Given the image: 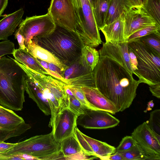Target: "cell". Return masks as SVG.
Masks as SVG:
<instances>
[{
    "label": "cell",
    "mask_w": 160,
    "mask_h": 160,
    "mask_svg": "<svg viewBox=\"0 0 160 160\" xmlns=\"http://www.w3.org/2000/svg\"><path fill=\"white\" fill-rule=\"evenodd\" d=\"M92 73L96 88L115 106L118 112L128 108L140 82L135 79L125 62L119 45L103 42Z\"/></svg>",
    "instance_id": "6da1fadb"
},
{
    "label": "cell",
    "mask_w": 160,
    "mask_h": 160,
    "mask_svg": "<svg viewBox=\"0 0 160 160\" xmlns=\"http://www.w3.org/2000/svg\"><path fill=\"white\" fill-rule=\"evenodd\" d=\"M26 74L16 60L4 56L0 58V104L20 111L25 102Z\"/></svg>",
    "instance_id": "7a4b0ae2"
},
{
    "label": "cell",
    "mask_w": 160,
    "mask_h": 160,
    "mask_svg": "<svg viewBox=\"0 0 160 160\" xmlns=\"http://www.w3.org/2000/svg\"><path fill=\"white\" fill-rule=\"evenodd\" d=\"M32 40L51 52L67 67L79 60L85 45L76 32L56 25L49 35L34 37Z\"/></svg>",
    "instance_id": "3957f363"
},
{
    "label": "cell",
    "mask_w": 160,
    "mask_h": 160,
    "mask_svg": "<svg viewBox=\"0 0 160 160\" xmlns=\"http://www.w3.org/2000/svg\"><path fill=\"white\" fill-rule=\"evenodd\" d=\"M3 155L23 154L37 160H53L64 158L60 143L54 139L52 132L36 135L16 143L12 148L0 153Z\"/></svg>",
    "instance_id": "277c9868"
},
{
    "label": "cell",
    "mask_w": 160,
    "mask_h": 160,
    "mask_svg": "<svg viewBox=\"0 0 160 160\" xmlns=\"http://www.w3.org/2000/svg\"><path fill=\"white\" fill-rule=\"evenodd\" d=\"M128 43L136 57L137 69L134 74L138 80L149 86L160 83V54L138 39Z\"/></svg>",
    "instance_id": "5b68a950"
},
{
    "label": "cell",
    "mask_w": 160,
    "mask_h": 160,
    "mask_svg": "<svg viewBox=\"0 0 160 160\" xmlns=\"http://www.w3.org/2000/svg\"><path fill=\"white\" fill-rule=\"evenodd\" d=\"M72 1L78 22L76 32L85 45L97 47L102 41L89 0Z\"/></svg>",
    "instance_id": "8992f818"
},
{
    "label": "cell",
    "mask_w": 160,
    "mask_h": 160,
    "mask_svg": "<svg viewBox=\"0 0 160 160\" xmlns=\"http://www.w3.org/2000/svg\"><path fill=\"white\" fill-rule=\"evenodd\" d=\"M56 26L47 13L43 15L27 17L22 20L17 30L24 37L26 48L30 40L34 37L41 38L49 35Z\"/></svg>",
    "instance_id": "52a82bcc"
},
{
    "label": "cell",
    "mask_w": 160,
    "mask_h": 160,
    "mask_svg": "<svg viewBox=\"0 0 160 160\" xmlns=\"http://www.w3.org/2000/svg\"><path fill=\"white\" fill-rule=\"evenodd\" d=\"M16 62L24 71L28 78L48 88L53 94L59 102V112L68 108V101L66 92L68 86L67 84L48 74L38 72L17 61Z\"/></svg>",
    "instance_id": "ba28073f"
},
{
    "label": "cell",
    "mask_w": 160,
    "mask_h": 160,
    "mask_svg": "<svg viewBox=\"0 0 160 160\" xmlns=\"http://www.w3.org/2000/svg\"><path fill=\"white\" fill-rule=\"evenodd\" d=\"M121 15L126 42L128 38L137 31L149 25L158 24L143 5L133 4L128 7L123 9Z\"/></svg>",
    "instance_id": "9c48e42d"
},
{
    "label": "cell",
    "mask_w": 160,
    "mask_h": 160,
    "mask_svg": "<svg viewBox=\"0 0 160 160\" xmlns=\"http://www.w3.org/2000/svg\"><path fill=\"white\" fill-rule=\"evenodd\" d=\"M48 13L56 25L76 32L78 22L72 0H51Z\"/></svg>",
    "instance_id": "30bf717a"
},
{
    "label": "cell",
    "mask_w": 160,
    "mask_h": 160,
    "mask_svg": "<svg viewBox=\"0 0 160 160\" xmlns=\"http://www.w3.org/2000/svg\"><path fill=\"white\" fill-rule=\"evenodd\" d=\"M131 136L141 148L148 160H160V142L146 122L134 129Z\"/></svg>",
    "instance_id": "8fae6325"
},
{
    "label": "cell",
    "mask_w": 160,
    "mask_h": 160,
    "mask_svg": "<svg viewBox=\"0 0 160 160\" xmlns=\"http://www.w3.org/2000/svg\"><path fill=\"white\" fill-rule=\"evenodd\" d=\"M76 122L85 128L106 129L116 127L120 121L108 112L85 108L84 113L78 117Z\"/></svg>",
    "instance_id": "7c38bea8"
},
{
    "label": "cell",
    "mask_w": 160,
    "mask_h": 160,
    "mask_svg": "<svg viewBox=\"0 0 160 160\" xmlns=\"http://www.w3.org/2000/svg\"><path fill=\"white\" fill-rule=\"evenodd\" d=\"M73 134L78 141L82 151L86 154L95 156L101 160L116 152V148L106 142L88 137L74 128Z\"/></svg>",
    "instance_id": "4fadbf2b"
},
{
    "label": "cell",
    "mask_w": 160,
    "mask_h": 160,
    "mask_svg": "<svg viewBox=\"0 0 160 160\" xmlns=\"http://www.w3.org/2000/svg\"><path fill=\"white\" fill-rule=\"evenodd\" d=\"M78 117L68 108L57 114L51 127L53 138L56 142L60 143L72 135L74 128L77 125Z\"/></svg>",
    "instance_id": "5bb4252c"
},
{
    "label": "cell",
    "mask_w": 160,
    "mask_h": 160,
    "mask_svg": "<svg viewBox=\"0 0 160 160\" xmlns=\"http://www.w3.org/2000/svg\"><path fill=\"white\" fill-rule=\"evenodd\" d=\"M81 88L88 102L98 110L106 111L112 114L118 112L114 105L96 88L86 87Z\"/></svg>",
    "instance_id": "9a60e30c"
},
{
    "label": "cell",
    "mask_w": 160,
    "mask_h": 160,
    "mask_svg": "<svg viewBox=\"0 0 160 160\" xmlns=\"http://www.w3.org/2000/svg\"><path fill=\"white\" fill-rule=\"evenodd\" d=\"M103 33L106 42L116 45L126 42L124 25L121 14L111 23L104 25L99 29Z\"/></svg>",
    "instance_id": "2e32d148"
},
{
    "label": "cell",
    "mask_w": 160,
    "mask_h": 160,
    "mask_svg": "<svg viewBox=\"0 0 160 160\" xmlns=\"http://www.w3.org/2000/svg\"><path fill=\"white\" fill-rule=\"evenodd\" d=\"M60 145L61 152L65 159H94L93 156L88 155L82 151L78 141L73 134L62 141Z\"/></svg>",
    "instance_id": "e0dca14e"
},
{
    "label": "cell",
    "mask_w": 160,
    "mask_h": 160,
    "mask_svg": "<svg viewBox=\"0 0 160 160\" xmlns=\"http://www.w3.org/2000/svg\"><path fill=\"white\" fill-rule=\"evenodd\" d=\"M24 11L21 8L13 12L4 15L0 20V40H8L22 21Z\"/></svg>",
    "instance_id": "ac0fdd59"
},
{
    "label": "cell",
    "mask_w": 160,
    "mask_h": 160,
    "mask_svg": "<svg viewBox=\"0 0 160 160\" xmlns=\"http://www.w3.org/2000/svg\"><path fill=\"white\" fill-rule=\"evenodd\" d=\"M25 91L29 98L37 104V106L46 115L51 114L49 103L38 85L28 77L26 75Z\"/></svg>",
    "instance_id": "d6986e66"
},
{
    "label": "cell",
    "mask_w": 160,
    "mask_h": 160,
    "mask_svg": "<svg viewBox=\"0 0 160 160\" xmlns=\"http://www.w3.org/2000/svg\"><path fill=\"white\" fill-rule=\"evenodd\" d=\"M26 50L34 57L55 65L63 72L68 67L62 63L51 52L35 43L32 39L29 40Z\"/></svg>",
    "instance_id": "ffe728a7"
},
{
    "label": "cell",
    "mask_w": 160,
    "mask_h": 160,
    "mask_svg": "<svg viewBox=\"0 0 160 160\" xmlns=\"http://www.w3.org/2000/svg\"><path fill=\"white\" fill-rule=\"evenodd\" d=\"M12 55L18 62L31 69L43 74H48L36 58L28 52L26 50L20 48L15 49Z\"/></svg>",
    "instance_id": "44dd1931"
},
{
    "label": "cell",
    "mask_w": 160,
    "mask_h": 160,
    "mask_svg": "<svg viewBox=\"0 0 160 160\" xmlns=\"http://www.w3.org/2000/svg\"><path fill=\"white\" fill-rule=\"evenodd\" d=\"M98 51L93 47L84 45L79 60V64L89 72H92L99 59Z\"/></svg>",
    "instance_id": "7402d4cb"
},
{
    "label": "cell",
    "mask_w": 160,
    "mask_h": 160,
    "mask_svg": "<svg viewBox=\"0 0 160 160\" xmlns=\"http://www.w3.org/2000/svg\"><path fill=\"white\" fill-rule=\"evenodd\" d=\"M23 118L12 110L0 105V128H14L24 122Z\"/></svg>",
    "instance_id": "603a6c76"
},
{
    "label": "cell",
    "mask_w": 160,
    "mask_h": 160,
    "mask_svg": "<svg viewBox=\"0 0 160 160\" xmlns=\"http://www.w3.org/2000/svg\"><path fill=\"white\" fill-rule=\"evenodd\" d=\"M98 29L104 25L111 0H89Z\"/></svg>",
    "instance_id": "cb8c5ba5"
},
{
    "label": "cell",
    "mask_w": 160,
    "mask_h": 160,
    "mask_svg": "<svg viewBox=\"0 0 160 160\" xmlns=\"http://www.w3.org/2000/svg\"><path fill=\"white\" fill-rule=\"evenodd\" d=\"M133 4L131 0H111L104 25L113 22L120 16L124 8Z\"/></svg>",
    "instance_id": "d4e9b609"
},
{
    "label": "cell",
    "mask_w": 160,
    "mask_h": 160,
    "mask_svg": "<svg viewBox=\"0 0 160 160\" xmlns=\"http://www.w3.org/2000/svg\"><path fill=\"white\" fill-rule=\"evenodd\" d=\"M31 128L30 125L24 121L14 128L10 129L0 128V142H4L11 138L20 136Z\"/></svg>",
    "instance_id": "484cf974"
},
{
    "label": "cell",
    "mask_w": 160,
    "mask_h": 160,
    "mask_svg": "<svg viewBox=\"0 0 160 160\" xmlns=\"http://www.w3.org/2000/svg\"><path fill=\"white\" fill-rule=\"evenodd\" d=\"M35 82L38 85L42 91L44 96L47 99L49 105L51 112V116L49 126L51 127L57 114L59 111V102L57 99L48 89L40 85L36 82Z\"/></svg>",
    "instance_id": "4316f807"
},
{
    "label": "cell",
    "mask_w": 160,
    "mask_h": 160,
    "mask_svg": "<svg viewBox=\"0 0 160 160\" xmlns=\"http://www.w3.org/2000/svg\"><path fill=\"white\" fill-rule=\"evenodd\" d=\"M68 86L95 87L92 72L68 79Z\"/></svg>",
    "instance_id": "83f0119b"
},
{
    "label": "cell",
    "mask_w": 160,
    "mask_h": 160,
    "mask_svg": "<svg viewBox=\"0 0 160 160\" xmlns=\"http://www.w3.org/2000/svg\"><path fill=\"white\" fill-rule=\"evenodd\" d=\"M92 72L83 67L79 64L78 60L67 67L63 72V77L66 79H69Z\"/></svg>",
    "instance_id": "f1b7e54d"
},
{
    "label": "cell",
    "mask_w": 160,
    "mask_h": 160,
    "mask_svg": "<svg viewBox=\"0 0 160 160\" xmlns=\"http://www.w3.org/2000/svg\"><path fill=\"white\" fill-rule=\"evenodd\" d=\"M159 142H160V110H154L150 113L148 121L146 122Z\"/></svg>",
    "instance_id": "f546056e"
},
{
    "label": "cell",
    "mask_w": 160,
    "mask_h": 160,
    "mask_svg": "<svg viewBox=\"0 0 160 160\" xmlns=\"http://www.w3.org/2000/svg\"><path fill=\"white\" fill-rule=\"evenodd\" d=\"M119 153L125 160H148L143 151L137 143L132 148Z\"/></svg>",
    "instance_id": "4dcf8cb0"
},
{
    "label": "cell",
    "mask_w": 160,
    "mask_h": 160,
    "mask_svg": "<svg viewBox=\"0 0 160 160\" xmlns=\"http://www.w3.org/2000/svg\"><path fill=\"white\" fill-rule=\"evenodd\" d=\"M160 31L151 33L137 39L148 45L160 54Z\"/></svg>",
    "instance_id": "1f68e13d"
},
{
    "label": "cell",
    "mask_w": 160,
    "mask_h": 160,
    "mask_svg": "<svg viewBox=\"0 0 160 160\" xmlns=\"http://www.w3.org/2000/svg\"><path fill=\"white\" fill-rule=\"evenodd\" d=\"M66 92L68 101V108L78 117L83 114L85 108L83 106L80 102L75 97L70 90L67 88Z\"/></svg>",
    "instance_id": "d6a6232c"
},
{
    "label": "cell",
    "mask_w": 160,
    "mask_h": 160,
    "mask_svg": "<svg viewBox=\"0 0 160 160\" xmlns=\"http://www.w3.org/2000/svg\"><path fill=\"white\" fill-rule=\"evenodd\" d=\"M160 31V25L153 24L143 28L131 34L127 39L126 42H129L151 33Z\"/></svg>",
    "instance_id": "836d02e7"
},
{
    "label": "cell",
    "mask_w": 160,
    "mask_h": 160,
    "mask_svg": "<svg viewBox=\"0 0 160 160\" xmlns=\"http://www.w3.org/2000/svg\"><path fill=\"white\" fill-rule=\"evenodd\" d=\"M67 88L70 90L85 108L88 109L98 110L88 102L84 92L80 87L68 86Z\"/></svg>",
    "instance_id": "e575fe53"
},
{
    "label": "cell",
    "mask_w": 160,
    "mask_h": 160,
    "mask_svg": "<svg viewBox=\"0 0 160 160\" xmlns=\"http://www.w3.org/2000/svg\"><path fill=\"white\" fill-rule=\"evenodd\" d=\"M144 6L157 22L160 24V0H152Z\"/></svg>",
    "instance_id": "d590c367"
},
{
    "label": "cell",
    "mask_w": 160,
    "mask_h": 160,
    "mask_svg": "<svg viewBox=\"0 0 160 160\" xmlns=\"http://www.w3.org/2000/svg\"><path fill=\"white\" fill-rule=\"evenodd\" d=\"M136 144V140L131 135L126 136L122 138L119 145L116 148V152L120 153L125 151L133 147Z\"/></svg>",
    "instance_id": "8d00e7d4"
},
{
    "label": "cell",
    "mask_w": 160,
    "mask_h": 160,
    "mask_svg": "<svg viewBox=\"0 0 160 160\" xmlns=\"http://www.w3.org/2000/svg\"><path fill=\"white\" fill-rule=\"evenodd\" d=\"M15 45L9 40L0 42V58L8 54H12L15 49Z\"/></svg>",
    "instance_id": "74e56055"
},
{
    "label": "cell",
    "mask_w": 160,
    "mask_h": 160,
    "mask_svg": "<svg viewBox=\"0 0 160 160\" xmlns=\"http://www.w3.org/2000/svg\"><path fill=\"white\" fill-rule=\"evenodd\" d=\"M121 51L123 59L129 71L132 73L130 62V57L128 51V43L125 42L119 45Z\"/></svg>",
    "instance_id": "f35d334b"
},
{
    "label": "cell",
    "mask_w": 160,
    "mask_h": 160,
    "mask_svg": "<svg viewBox=\"0 0 160 160\" xmlns=\"http://www.w3.org/2000/svg\"><path fill=\"white\" fill-rule=\"evenodd\" d=\"M15 38L17 39L19 46V48L26 50L24 45L25 38L17 30L15 32Z\"/></svg>",
    "instance_id": "ab89813d"
},
{
    "label": "cell",
    "mask_w": 160,
    "mask_h": 160,
    "mask_svg": "<svg viewBox=\"0 0 160 160\" xmlns=\"http://www.w3.org/2000/svg\"><path fill=\"white\" fill-rule=\"evenodd\" d=\"M149 90L152 95L157 98H160V83L149 86Z\"/></svg>",
    "instance_id": "60d3db41"
},
{
    "label": "cell",
    "mask_w": 160,
    "mask_h": 160,
    "mask_svg": "<svg viewBox=\"0 0 160 160\" xmlns=\"http://www.w3.org/2000/svg\"><path fill=\"white\" fill-rule=\"evenodd\" d=\"M16 144V143H6L4 142H0V153L10 149L15 146Z\"/></svg>",
    "instance_id": "b9f144b4"
},
{
    "label": "cell",
    "mask_w": 160,
    "mask_h": 160,
    "mask_svg": "<svg viewBox=\"0 0 160 160\" xmlns=\"http://www.w3.org/2000/svg\"><path fill=\"white\" fill-rule=\"evenodd\" d=\"M102 160H125L119 153L116 152L107 157L104 158Z\"/></svg>",
    "instance_id": "7bdbcfd3"
},
{
    "label": "cell",
    "mask_w": 160,
    "mask_h": 160,
    "mask_svg": "<svg viewBox=\"0 0 160 160\" xmlns=\"http://www.w3.org/2000/svg\"><path fill=\"white\" fill-rule=\"evenodd\" d=\"M47 63L49 70L60 74L63 77V72L59 67L53 64Z\"/></svg>",
    "instance_id": "ee69618b"
},
{
    "label": "cell",
    "mask_w": 160,
    "mask_h": 160,
    "mask_svg": "<svg viewBox=\"0 0 160 160\" xmlns=\"http://www.w3.org/2000/svg\"><path fill=\"white\" fill-rule=\"evenodd\" d=\"M8 0H0V17L2 15L8 4Z\"/></svg>",
    "instance_id": "f6af8a7d"
},
{
    "label": "cell",
    "mask_w": 160,
    "mask_h": 160,
    "mask_svg": "<svg viewBox=\"0 0 160 160\" xmlns=\"http://www.w3.org/2000/svg\"><path fill=\"white\" fill-rule=\"evenodd\" d=\"M154 106V103L152 100L148 102L147 104V107L144 112L145 113L147 112L148 111H149L152 110V108Z\"/></svg>",
    "instance_id": "bcb514c9"
},
{
    "label": "cell",
    "mask_w": 160,
    "mask_h": 160,
    "mask_svg": "<svg viewBox=\"0 0 160 160\" xmlns=\"http://www.w3.org/2000/svg\"><path fill=\"white\" fill-rule=\"evenodd\" d=\"M132 3L136 5H143L140 0H131Z\"/></svg>",
    "instance_id": "7dc6e473"
},
{
    "label": "cell",
    "mask_w": 160,
    "mask_h": 160,
    "mask_svg": "<svg viewBox=\"0 0 160 160\" xmlns=\"http://www.w3.org/2000/svg\"><path fill=\"white\" fill-rule=\"evenodd\" d=\"M152 0H145V2L143 3V5H145L148 3V2L151 1Z\"/></svg>",
    "instance_id": "c3c4849f"
},
{
    "label": "cell",
    "mask_w": 160,
    "mask_h": 160,
    "mask_svg": "<svg viewBox=\"0 0 160 160\" xmlns=\"http://www.w3.org/2000/svg\"><path fill=\"white\" fill-rule=\"evenodd\" d=\"M142 3L143 4V3L145 2V0H140Z\"/></svg>",
    "instance_id": "681fc988"
}]
</instances>
